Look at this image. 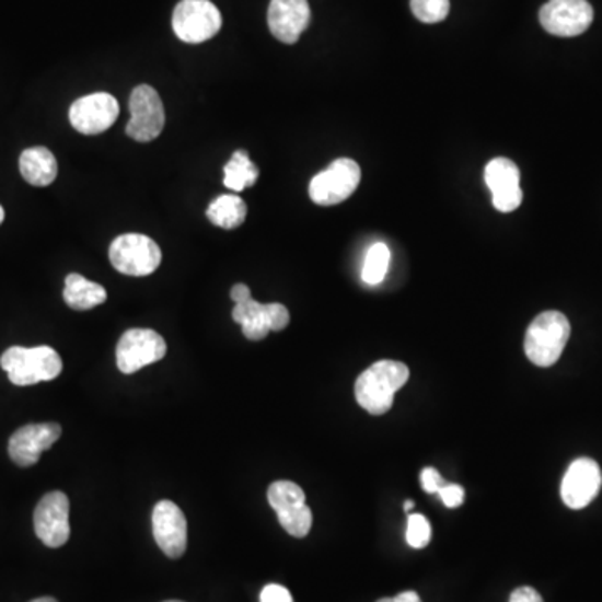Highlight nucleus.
Listing matches in <instances>:
<instances>
[{
  "mask_svg": "<svg viewBox=\"0 0 602 602\" xmlns=\"http://www.w3.org/2000/svg\"><path fill=\"white\" fill-rule=\"evenodd\" d=\"M408 367L402 361H377L355 383L358 405L372 415L385 414L394 405L395 394L408 382Z\"/></svg>",
  "mask_w": 602,
  "mask_h": 602,
  "instance_id": "obj_1",
  "label": "nucleus"
},
{
  "mask_svg": "<svg viewBox=\"0 0 602 602\" xmlns=\"http://www.w3.org/2000/svg\"><path fill=\"white\" fill-rule=\"evenodd\" d=\"M0 367L5 370L14 385L28 386L57 379L62 372V360L54 348L11 347L0 357Z\"/></svg>",
  "mask_w": 602,
  "mask_h": 602,
  "instance_id": "obj_2",
  "label": "nucleus"
},
{
  "mask_svg": "<svg viewBox=\"0 0 602 602\" xmlns=\"http://www.w3.org/2000/svg\"><path fill=\"white\" fill-rule=\"evenodd\" d=\"M570 337L569 320L560 312H544L535 316L525 334V355L537 367H553Z\"/></svg>",
  "mask_w": 602,
  "mask_h": 602,
  "instance_id": "obj_3",
  "label": "nucleus"
},
{
  "mask_svg": "<svg viewBox=\"0 0 602 602\" xmlns=\"http://www.w3.org/2000/svg\"><path fill=\"white\" fill-rule=\"evenodd\" d=\"M109 259L119 274L128 277H148L160 268L161 248L144 234H120L111 243Z\"/></svg>",
  "mask_w": 602,
  "mask_h": 602,
  "instance_id": "obj_4",
  "label": "nucleus"
},
{
  "mask_svg": "<svg viewBox=\"0 0 602 602\" xmlns=\"http://www.w3.org/2000/svg\"><path fill=\"white\" fill-rule=\"evenodd\" d=\"M223 18L209 0H181L173 12V31L183 43L201 44L220 33Z\"/></svg>",
  "mask_w": 602,
  "mask_h": 602,
  "instance_id": "obj_5",
  "label": "nucleus"
},
{
  "mask_svg": "<svg viewBox=\"0 0 602 602\" xmlns=\"http://www.w3.org/2000/svg\"><path fill=\"white\" fill-rule=\"evenodd\" d=\"M268 502L277 512L281 528L293 537L309 535L313 524V514L306 506L305 493L294 482L277 481L269 486Z\"/></svg>",
  "mask_w": 602,
  "mask_h": 602,
  "instance_id": "obj_6",
  "label": "nucleus"
},
{
  "mask_svg": "<svg viewBox=\"0 0 602 602\" xmlns=\"http://www.w3.org/2000/svg\"><path fill=\"white\" fill-rule=\"evenodd\" d=\"M360 166L350 158H340L310 183V198L320 206L340 205L354 195L360 185Z\"/></svg>",
  "mask_w": 602,
  "mask_h": 602,
  "instance_id": "obj_7",
  "label": "nucleus"
},
{
  "mask_svg": "<svg viewBox=\"0 0 602 602\" xmlns=\"http://www.w3.org/2000/svg\"><path fill=\"white\" fill-rule=\"evenodd\" d=\"M166 341L154 329H128L116 348L117 369L125 375L141 370L142 367L153 366L166 355Z\"/></svg>",
  "mask_w": 602,
  "mask_h": 602,
  "instance_id": "obj_8",
  "label": "nucleus"
},
{
  "mask_svg": "<svg viewBox=\"0 0 602 602\" xmlns=\"http://www.w3.org/2000/svg\"><path fill=\"white\" fill-rule=\"evenodd\" d=\"M131 119L126 126L129 138L138 142L154 141L163 132L164 106L157 89L151 85H138L129 97Z\"/></svg>",
  "mask_w": 602,
  "mask_h": 602,
  "instance_id": "obj_9",
  "label": "nucleus"
},
{
  "mask_svg": "<svg viewBox=\"0 0 602 602\" xmlns=\"http://www.w3.org/2000/svg\"><path fill=\"white\" fill-rule=\"evenodd\" d=\"M539 21L553 36L576 37L591 27L594 11L588 0H549L542 5Z\"/></svg>",
  "mask_w": 602,
  "mask_h": 602,
  "instance_id": "obj_10",
  "label": "nucleus"
},
{
  "mask_svg": "<svg viewBox=\"0 0 602 602\" xmlns=\"http://www.w3.org/2000/svg\"><path fill=\"white\" fill-rule=\"evenodd\" d=\"M34 529L37 537L50 549L65 546L71 535L69 499L65 493L46 494L34 510Z\"/></svg>",
  "mask_w": 602,
  "mask_h": 602,
  "instance_id": "obj_11",
  "label": "nucleus"
},
{
  "mask_svg": "<svg viewBox=\"0 0 602 602\" xmlns=\"http://www.w3.org/2000/svg\"><path fill=\"white\" fill-rule=\"evenodd\" d=\"M233 320L240 323L248 340L258 341L268 337L269 332L287 328L290 323V313L281 303L263 305L259 301L250 298L243 303H236L233 309Z\"/></svg>",
  "mask_w": 602,
  "mask_h": 602,
  "instance_id": "obj_12",
  "label": "nucleus"
},
{
  "mask_svg": "<svg viewBox=\"0 0 602 602\" xmlns=\"http://www.w3.org/2000/svg\"><path fill=\"white\" fill-rule=\"evenodd\" d=\"M119 104L107 93H94L72 103L69 120L76 131L85 136L101 135L116 123Z\"/></svg>",
  "mask_w": 602,
  "mask_h": 602,
  "instance_id": "obj_13",
  "label": "nucleus"
},
{
  "mask_svg": "<svg viewBox=\"0 0 602 602\" xmlns=\"http://www.w3.org/2000/svg\"><path fill=\"white\" fill-rule=\"evenodd\" d=\"M153 535L160 549L171 559H180L188 546V522L173 500H161L153 510Z\"/></svg>",
  "mask_w": 602,
  "mask_h": 602,
  "instance_id": "obj_14",
  "label": "nucleus"
},
{
  "mask_svg": "<svg viewBox=\"0 0 602 602\" xmlns=\"http://www.w3.org/2000/svg\"><path fill=\"white\" fill-rule=\"evenodd\" d=\"M602 486L601 467L592 459L572 462L560 484V497L569 509H584L598 496Z\"/></svg>",
  "mask_w": 602,
  "mask_h": 602,
  "instance_id": "obj_15",
  "label": "nucleus"
},
{
  "mask_svg": "<svg viewBox=\"0 0 602 602\" xmlns=\"http://www.w3.org/2000/svg\"><path fill=\"white\" fill-rule=\"evenodd\" d=\"M62 429L59 424H28L12 433L9 440V455L19 467L37 464L44 450L50 449L59 440Z\"/></svg>",
  "mask_w": 602,
  "mask_h": 602,
  "instance_id": "obj_16",
  "label": "nucleus"
},
{
  "mask_svg": "<svg viewBox=\"0 0 602 602\" xmlns=\"http://www.w3.org/2000/svg\"><path fill=\"white\" fill-rule=\"evenodd\" d=\"M487 188L493 193L494 208L500 213H510L521 206L524 193L521 188V171L514 161L496 158L486 166Z\"/></svg>",
  "mask_w": 602,
  "mask_h": 602,
  "instance_id": "obj_17",
  "label": "nucleus"
},
{
  "mask_svg": "<svg viewBox=\"0 0 602 602\" xmlns=\"http://www.w3.org/2000/svg\"><path fill=\"white\" fill-rule=\"evenodd\" d=\"M309 0H271L268 9L269 31L280 43L294 44L310 24Z\"/></svg>",
  "mask_w": 602,
  "mask_h": 602,
  "instance_id": "obj_18",
  "label": "nucleus"
},
{
  "mask_svg": "<svg viewBox=\"0 0 602 602\" xmlns=\"http://www.w3.org/2000/svg\"><path fill=\"white\" fill-rule=\"evenodd\" d=\"M19 167H21L22 177L27 181L28 185L37 186V188L53 185L57 177L56 158L44 146L25 149L19 160Z\"/></svg>",
  "mask_w": 602,
  "mask_h": 602,
  "instance_id": "obj_19",
  "label": "nucleus"
},
{
  "mask_svg": "<svg viewBox=\"0 0 602 602\" xmlns=\"http://www.w3.org/2000/svg\"><path fill=\"white\" fill-rule=\"evenodd\" d=\"M107 300L106 290L100 283L85 280L82 275L71 274L66 277L65 301L69 309L85 312L96 309Z\"/></svg>",
  "mask_w": 602,
  "mask_h": 602,
  "instance_id": "obj_20",
  "label": "nucleus"
},
{
  "mask_svg": "<svg viewBox=\"0 0 602 602\" xmlns=\"http://www.w3.org/2000/svg\"><path fill=\"white\" fill-rule=\"evenodd\" d=\"M246 213H248V208H246V202L240 196L223 195L211 201L208 211H206V217L215 227L223 228V230H234V228L245 223Z\"/></svg>",
  "mask_w": 602,
  "mask_h": 602,
  "instance_id": "obj_21",
  "label": "nucleus"
},
{
  "mask_svg": "<svg viewBox=\"0 0 602 602\" xmlns=\"http://www.w3.org/2000/svg\"><path fill=\"white\" fill-rule=\"evenodd\" d=\"M258 176V167L250 160L245 149H238L224 166L223 183L231 192L240 193L255 185Z\"/></svg>",
  "mask_w": 602,
  "mask_h": 602,
  "instance_id": "obj_22",
  "label": "nucleus"
},
{
  "mask_svg": "<svg viewBox=\"0 0 602 602\" xmlns=\"http://www.w3.org/2000/svg\"><path fill=\"white\" fill-rule=\"evenodd\" d=\"M390 258L392 256H390L389 246L385 243H375L367 253L363 269H361V280L372 287L382 283L389 271Z\"/></svg>",
  "mask_w": 602,
  "mask_h": 602,
  "instance_id": "obj_23",
  "label": "nucleus"
},
{
  "mask_svg": "<svg viewBox=\"0 0 602 602\" xmlns=\"http://www.w3.org/2000/svg\"><path fill=\"white\" fill-rule=\"evenodd\" d=\"M412 14L424 24L445 21L450 12V0H410Z\"/></svg>",
  "mask_w": 602,
  "mask_h": 602,
  "instance_id": "obj_24",
  "label": "nucleus"
},
{
  "mask_svg": "<svg viewBox=\"0 0 602 602\" xmlns=\"http://www.w3.org/2000/svg\"><path fill=\"white\" fill-rule=\"evenodd\" d=\"M430 539H432V528H430V522L427 521L426 516H408V546L414 547V549H424V547L429 546Z\"/></svg>",
  "mask_w": 602,
  "mask_h": 602,
  "instance_id": "obj_25",
  "label": "nucleus"
},
{
  "mask_svg": "<svg viewBox=\"0 0 602 602\" xmlns=\"http://www.w3.org/2000/svg\"><path fill=\"white\" fill-rule=\"evenodd\" d=\"M439 497L447 507L455 509V507H461L464 503L465 490L464 487L458 486V484H445L439 490Z\"/></svg>",
  "mask_w": 602,
  "mask_h": 602,
  "instance_id": "obj_26",
  "label": "nucleus"
},
{
  "mask_svg": "<svg viewBox=\"0 0 602 602\" xmlns=\"http://www.w3.org/2000/svg\"><path fill=\"white\" fill-rule=\"evenodd\" d=\"M421 489L429 494H439V490L445 486L447 482L443 481L442 475L433 467H426L420 474Z\"/></svg>",
  "mask_w": 602,
  "mask_h": 602,
  "instance_id": "obj_27",
  "label": "nucleus"
},
{
  "mask_svg": "<svg viewBox=\"0 0 602 602\" xmlns=\"http://www.w3.org/2000/svg\"><path fill=\"white\" fill-rule=\"evenodd\" d=\"M259 602H293L290 591L280 584H268L259 595Z\"/></svg>",
  "mask_w": 602,
  "mask_h": 602,
  "instance_id": "obj_28",
  "label": "nucleus"
},
{
  "mask_svg": "<svg viewBox=\"0 0 602 602\" xmlns=\"http://www.w3.org/2000/svg\"><path fill=\"white\" fill-rule=\"evenodd\" d=\"M509 602H544L542 595L532 588H519L510 594Z\"/></svg>",
  "mask_w": 602,
  "mask_h": 602,
  "instance_id": "obj_29",
  "label": "nucleus"
},
{
  "mask_svg": "<svg viewBox=\"0 0 602 602\" xmlns=\"http://www.w3.org/2000/svg\"><path fill=\"white\" fill-rule=\"evenodd\" d=\"M250 298H252V290L245 283H238L231 288V300L234 303H243V301L250 300Z\"/></svg>",
  "mask_w": 602,
  "mask_h": 602,
  "instance_id": "obj_30",
  "label": "nucleus"
},
{
  "mask_svg": "<svg viewBox=\"0 0 602 602\" xmlns=\"http://www.w3.org/2000/svg\"><path fill=\"white\" fill-rule=\"evenodd\" d=\"M377 602H421V599L420 595L417 594V592L405 591L401 592V594L398 595H395V598L380 599V601Z\"/></svg>",
  "mask_w": 602,
  "mask_h": 602,
  "instance_id": "obj_31",
  "label": "nucleus"
},
{
  "mask_svg": "<svg viewBox=\"0 0 602 602\" xmlns=\"http://www.w3.org/2000/svg\"><path fill=\"white\" fill-rule=\"evenodd\" d=\"M415 502H412V500H407L404 506L405 512H410L412 509H414Z\"/></svg>",
  "mask_w": 602,
  "mask_h": 602,
  "instance_id": "obj_32",
  "label": "nucleus"
},
{
  "mask_svg": "<svg viewBox=\"0 0 602 602\" xmlns=\"http://www.w3.org/2000/svg\"><path fill=\"white\" fill-rule=\"evenodd\" d=\"M31 602H57V601L54 598H39V599H34V601H31Z\"/></svg>",
  "mask_w": 602,
  "mask_h": 602,
  "instance_id": "obj_33",
  "label": "nucleus"
},
{
  "mask_svg": "<svg viewBox=\"0 0 602 602\" xmlns=\"http://www.w3.org/2000/svg\"><path fill=\"white\" fill-rule=\"evenodd\" d=\"M4 218H5L4 208L0 206V224H2V221H4Z\"/></svg>",
  "mask_w": 602,
  "mask_h": 602,
  "instance_id": "obj_34",
  "label": "nucleus"
},
{
  "mask_svg": "<svg viewBox=\"0 0 602 602\" xmlns=\"http://www.w3.org/2000/svg\"><path fill=\"white\" fill-rule=\"evenodd\" d=\"M166 602H183V601H166Z\"/></svg>",
  "mask_w": 602,
  "mask_h": 602,
  "instance_id": "obj_35",
  "label": "nucleus"
}]
</instances>
